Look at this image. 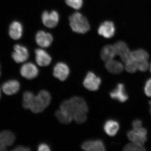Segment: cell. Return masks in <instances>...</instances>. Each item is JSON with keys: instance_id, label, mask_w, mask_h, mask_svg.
<instances>
[{"instance_id": "1", "label": "cell", "mask_w": 151, "mask_h": 151, "mask_svg": "<svg viewBox=\"0 0 151 151\" xmlns=\"http://www.w3.org/2000/svg\"><path fill=\"white\" fill-rule=\"evenodd\" d=\"M51 100V95L46 90H41L37 96L32 92L27 91L23 95V106L33 113H40L50 105Z\"/></svg>"}, {"instance_id": "2", "label": "cell", "mask_w": 151, "mask_h": 151, "mask_svg": "<svg viewBox=\"0 0 151 151\" xmlns=\"http://www.w3.org/2000/svg\"><path fill=\"white\" fill-rule=\"evenodd\" d=\"M60 109L70 114L73 117L79 113H87L88 107L86 101L82 97L75 96L69 100L63 101Z\"/></svg>"}, {"instance_id": "3", "label": "cell", "mask_w": 151, "mask_h": 151, "mask_svg": "<svg viewBox=\"0 0 151 151\" xmlns=\"http://www.w3.org/2000/svg\"><path fill=\"white\" fill-rule=\"evenodd\" d=\"M70 25L74 32L84 34L90 29L88 20L81 13L76 12L69 17Z\"/></svg>"}, {"instance_id": "4", "label": "cell", "mask_w": 151, "mask_h": 151, "mask_svg": "<svg viewBox=\"0 0 151 151\" xmlns=\"http://www.w3.org/2000/svg\"><path fill=\"white\" fill-rule=\"evenodd\" d=\"M147 132L145 128H142L137 130L129 131L127 133L128 138L132 142L143 146L147 140Z\"/></svg>"}, {"instance_id": "5", "label": "cell", "mask_w": 151, "mask_h": 151, "mask_svg": "<svg viewBox=\"0 0 151 151\" xmlns=\"http://www.w3.org/2000/svg\"><path fill=\"white\" fill-rule=\"evenodd\" d=\"M101 83V79L92 71H89L86 74L83 85L85 88L92 91H97L99 89Z\"/></svg>"}, {"instance_id": "6", "label": "cell", "mask_w": 151, "mask_h": 151, "mask_svg": "<svg viewBox=\"0 0 151 151\" xmlns=\"http://www.w3.org/2000/svg\"><path fill=\"white\" fill-rule=\"evenodd\" d=\"M42 23L46 27L52 28L56 26L59 20L58 13L55 11H52L50 12H44L42 15Z\"/></svg>"}, {"instance_id": "7", "label": "cell", "mask_w": 151, "mask_h": 151, "mask_svg": "<svg viewBox=\"0 0 151 151\" xmlns=\"http://www.w3.org/2000/svg\"><path fill=\"white\" fill-rule=\"evenodd\" d=\"M70 73V69L67 64L63 62H59L55 65L53 74L55 77L61 81L67 79Z\"/></svg>"}, {"instance_id": "8", "label": "cell", "mask_w": 151, "mask_h": 151, "mask_svg": "<svg viewBox=\"0 0 151 151\" xmlns=\"http://www.w3.org/2000/svg\"><path fill=\"white\" fill-rule=\"evenodd\" d=\"M110 96L112 99L117 100L121 103H124L129 98L126 92L125 85L122 83H119L110 93Z\"/></svg>"}, {"instance_id": "9", "label": "cell", "mask_w": 151, "mask_h": 151, "mask_svg": "<svg viewBox=\"0 0 151 151\" xmlns=\"http://www.w3.org/2000/svg\"><path fill=\"white\" fill-rule=\"evenodd\" d=\"M20 73L22 76L28 79H32L37 76L39 70L35 65L32 63H25L22 66Z\"/></svg>"}, {"instance_id": "10", "label": "cell", "mask_w": 151, "mask_h": 151, "mask_svg": "<svg viewBox=\"0 0 151 151\" xmlns=\"http://www.w3.org/2000/svg\"><path fill=\"white\" fill-rule=\"evenodd\" d=\"M14 51L13 52L12 57L16 62L21 63L27 60L29 54L26 47L19 45H16L14 47Z\"/></svg>"}, {"instance_id": "11", "label": "cell", "mask_w": 151, "mask_h": 151, "mask_svg": "<svg viewBox=\"0 0 151 151\" xmlns=\"http://www.w3.org/2000/svg\"><path fill=\"white\" fill-rule=\"evenodd\" d=\"M116 55L121 57L122 61L126 63L130 58L131 52L126 43L123 42H116L114 45Z\"/></svg>"}, {"instance_id": "12", "label": "cell", "mask_w": 151, "mask_h": 151, "mask_svg": "<svg viewBox=\"0 0 151 151\" xmlns=\"http://www.w3.org/2000/svg\"><path fill=\"white\" fill-rule=\"evenodd\" d=\"M114 24L111 21H106L101 24L98 28V34L106 38L113 37L115 33Z\"/></svg>"}, {"instance_id": "13", "label": "cell", "mask_w": 151, "mask_h": 151, "mask_svg": "<svg viewBox=\"0 0 151 151\" xmlns=\"http://www.w3.org/2000/svg\"><path fill=\"white\" fill-rule=\"evenodd\" d=\"M37 43L42 47H47L51 44L53 38L50 34L43 31H40L37 33L35 37Z\"/></svg>"}, {"instance_id": "14", "label": "cell", "mask_w": 151, "mask_h": 151, "mask_svg": "<svg viewBox=\"0 0 151 151\" xmlns=\"http://www.w3.org/2000/svg\"><path fill=\"white\" fill-rule=\"evenodd\" d=\"M81 148L87 151H104L105 150V144L100 140H89L84 142Z\"/></svg>"}, {"instance_id": "15", "label": "cell", "mask_w": 151, "mask_h": 151, "mask_svg": "<svg viewBox=\"0 0 151 151\" xmlns=\"http://www.w3.org/2000/svg\"><path fill=\"white\" fill-rule=\"evenodd\" d=\"M36 61L41 66H46L50 64L51 58L45 50L37 49L35 51Z\"/></svg>"}, {"instance_id": "16", "label": "cell", "mask_w": 151, "mask_h": 151, "mask_svg": "<svg viewBox=\"0 0 151 151\" xmlns=\"http://www.w3.org/2000/svg\"><path fill=\"white\" fill-rule=\"evenodd\" d=\"M3 91L7 95L15 94L20 89V84L16 80H11L4 83L2 86Z\"/></svg>"}, {"instance_id": "17", "label": "cell", "mask_w": 151, "mask_h": 151, "mask_svg": "<svg viewBox=\"0 0 151 151\" xmlns=\"http://www.w3.org/2000/svg\"><path fill=\"white\" fill-rule=\"evenodd\" d=\"M119 128V123L113 119L106 121L104 125V131L107 135L111 137H113L117 134Z\"/></svg>"}, {"instance_id": "18", "label": "cell", "mask_w": 151, "mask_h": 151, "mask_svg": "<svg viewBox=\"0 0 151 151\" xmlns=\"http://www.w3.org/2000/svg\"><path fill=\"white\" fill-rule=\"evenodd\" d=\"M105 67L109 72L113 74H119L124 70V65L121 63L113 59L106 61Z\"/></svg>"}, {"instance_id": "19", "label": "cell", "mask_w": 151, "mask_h": 151, "mask_svg": "<svg viewBox=\"0 0 151 151\" xmlns=\"http://www.w3.org/2000/svg\"><path fill=\"white\" fill-rule=\"evenodd\" d=\"M22 26L19 22H13L10 25L9 34L13 39L17 40L20 38L22 35Z\"/></svg>"}, {"instance_id": "20", "label": "cell", "mask_w": 151, "mask_h": 151, "mask_svg": "<svg viewBox=\"0 0 151 151\" xmlns=\"http://www.w3.org/2000/svg\"><path fill=\"white\" fill-rule=\"evenodd\" d=\"M116 55L114 47L111 45H108L104 46L102 49L100 54L101 59L105 61L113 59Z\"/></svg>"}, {"instance_id": "21", "label": "cell", "mask_w": 151, "mask_h": 151, "mask_svg": "<svg viewBox=\"0 0 151 151\" xmlns=\"http://www.w3.org/2000/svg\"><path fill=\"white\" fill-rule=\"evenodd\" d=\"M15 140V135L10 131H3L0 133V140L6 147L12 146L14 144Z\"/></svg>"}, {"instance_id": "22", "label": "cell", "mask_w": 151, "mask_h": 151, "mask_svg": "<svg viewBox=\"0 0 151 151\" xmlns=\"http://www.w3.org/2000/svg\"><path fill=\"white\" fill-rule=\"evenodd\" d=\"M55 116L58 121L63 124H69L73 119V117L71 115L60 109L55 112Z\"/></svg>"}, {"instance_id": "23", "label": "cell", "mask_w": 151, "mask_h": 151, "mask_svg": "<svg viewBox=\"0 0 151 151\" xmlns=\"http://www.w3.org/2000/svg\"><path fill=\"white\" fill-rule=\"evenodd\" d=\"M130 58L136 60H148L149 55L144 50L138 49L131 52Z\"/></svg>"}, {"instance_id": "24", "label": "cell", "mask_w": 151, "mask_h": 151, "mask_svg": "<svg viewBox=\"0 0 151 151\" xmlns=\"http://www.w3.org/2000/svg\"><path fill=\"white\" fill-rule=\"evenodd\" d=\"M125 63V68L127 72L130 73H134L138 70L136 63L131 58Z\"/></svg>"}, {"instance_id": "25", "label": "cell", "mask_w": 151, "mask_h": 151, "mask_svg": "<svg viewBox=\"0 0 151 151\" xmlns=\"http://www.w3.org/2000/svg\"><path fill=\"white\" fill-rule=\"evenodd\" d=\"M124 150L129 151H141L145 150L142 146L139 145L135 143H129L124 147Z\"/></svg>"}, {"instance_id": "26", "label": "cell", "mask_w": 151, "mask_h": 151, "mask_svg": "<svg viewBox=\"0 0 151 151\" xmlns=\"http://www.w3.org/2000/svg\"><path fill=\"white\" fill-rule=\"evenodd\" d=\"M68 5L75 9L81 8L83 5L82 0H65Z\"/></svg>"}, {"instance_id": "27", "label": "cell", "mask_w": 151, "mask_h": 151, "mask_svg": "<svg viewBox=\"0 0 151 151\" xmlns=\"http://www.w3.org/2000/svg\"><path fill=\"white\" fill-rule=\"evenodd\" d=\"M145 94L147 96L151 97V78L147 80L144 88Z\"/></svg>"}, {"instance_id": "28", "label": "cell", "mask_w": 151, "mask_h": 151, "mask_svg": "<svg viewBox=\"0 0 151 151\" xmlns=\"http://www.w3.org/2000/svg\"><path fill=\"white\" fill-rule=\"evenodd\" d=\"M142 123L141 120L137 119L132 123V126L134 130H137L142 128Z\"/></svg>"}, {"instance_id": "29", "label": "cell", "mask_w": 151, "mask_h": 151, "mask_svg": "<svg viewBox=\"0 0 151 151\" xmlns=\"http://www.w3.org/2000/svg\"><path fill=\"white\" fill-rule=\"evenodd\" d=\"M38 150L39 151H48L50 150V147L47 144L42 143L38 147Z\"/></svg>"}, {"instance_id": "30", "label": "cell", "mask_w": 151, "mask_h": 151, "mask_svg": "<svg viewBox=\"0 0 151 151\" xmlns=\"http://www.w3.org/2000/svg\"><path fill=\"white\" fill-rule=\"evenodd\" d=\"M14 151H29L30 150L29 148L24 146H19L15 147V148L13 150Z\"/></svg>"}, {"instance_id": "31", "label": "cell", "mask_w": 151, "mask_h": 151, "mask_svg": "<svg viewBox=\"0 0 151 151\" xmlns=\"http://www.w3.org/2000/svg\"><path fill=\"white\" fill-rule=\"evenodd\" d=\"M7 147L0 140V151H5L6 150Z\"/></svg>"}, {"instance_id": "32", "label": "cell", "mask_w": 151, "mask_h": 151, "mask_svg": "<svg viewBox=\"0 0 151 151\" xmlns=\"http://www.w3.org/2000/svg\"><path fill=\"white\" fill-rule=\"evenodd\" d=\"M149 104L150 105V113L151 114V101L149 102Z\"/></svg>"}, {"instance_id": "33", "label": "cell", "mask_w": 151, "mask_h": 151, "mask_svg": "<svg viewBox=\"0 0 151 151\" xmlns=\"http://www.w3.org/2000/svg\"><path fill=\"white\" fill-rule=\"evenodd\" d=\"M1 89H0V98H1Z\"/></svg>"}, {"instance_id": "34", "label": "cell", "mask_w": 151, "mask_h": 151, "mask_svg": "<svg viewBox=\"0 0 151 151\" xmlns=\"http://www.w3.org/2000/svg\"><path fill=\"white\" fill-rule=\"evenodd\" d=\"M150 71L151 73V65H150Z\"/></svg>"}, {"instance_id": "35", "label": "cell", "mask_w": 151, "mask_h": 151, "mask_svg": "<svg viewBox=\"0 0 151 151\" xmlns=\"http://www.w3.org/2000/svg\"><path fill=\"white\" fill-rule=\"evenodd\" d=\"M0 76H1V72H0Z\"/></svg>"}]
</instances>
